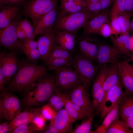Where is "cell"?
<instances>
[{
    "label": "cell",
    "mask_w": 133,
    "mask_h": 133,
    "mask_svg": "<svg viewBox=\"0 0 133 133\" xmlns=\"http://www.w3.org/2000/svg\"><path fill=\"white\" fill-rule=\"evenodd\" d=\"M48 71L43 66L22 60L17 71L2 91L16 92L22 96L34 83L47 74Z\"/></svg>",
    "instance_id": "cell-1"
},
{
    "label": "cell",
    "mask_w": 133,
    "mask_h": 133,
    "mask_svg": "<svg viewBox=\"0 0 133 133\" xmlns=\"http://www.w3.org/2000/svg\"><path fill=\"white\" fill-rule=\"evenodd\" d=\"M57 89L55 75L47 73L24 93L21 100V106L25 109L39 107L47 102Z\"/></svg>",
    "instance_id": "cell-2"
},
{
    "label": "cell",
    "mask_w": 133,
    "mask_h": 133,
    "mask_svg": "<svg viewBox=\"0 0 133 133\" xmlns=\"http://www.w3.org/2000/svg\"><path fill=\"white\" fill-rule=\"evenodd\" d=\"M97 15L86 9L72 13H60L55 22V27L58 32L65 31L77 34L78 31Z\"/></svg>",
    "instance_id": "cell-3"
},
{
    "label": "cell",
    "mask_w": 133,
    "mask_h": 133,
    "mask_svg": "<svg viewBox=\"0 0 133 133\" xmlns=\"http://www.w3.org/2000/svg\"><path fill=\"white\" fill-rule=\"evenodd\" d=\"M72 63L73 68L79 75L80 83L88 92L99 67L93 64L78 52L73 54Z\"/></svg>",
    "instance_id": "cell-4"
},
{
    "label": "cell",
    "mask_w": 133,
    "mask_h": 133,
    "mask_svg": "<svg viewBox=\"0 0 133 133\" xmlns=\"http://www.w3.org/2000/svg\"><path fill=\"white\" fill-rule=\"evenodd\" d=\"M57 0H29L23 11L26 16L31 20L35 28L41 19L56 8Z\"/></svg>",
    "instance_id": "cell-5"
},
{
    "label": "cell",
    "mask_w": 133,
    "mask_h": 133,
    "mask_svg": "<svg viewBox=\"0 0 133 133\" xmlns=\"http://www.w3.org/2000/svg\"><path fill=\"white\" fill-rule=\"evenodd\" d=\"M21 102L12 93L2 91L0 94V121H11L21 112Z\"/></svg>",
    "instance_id": "cell-6"
},
{
    "label": "cell",
    "mask_w": 133,
    "mask_h": 133,
    "mask_svg": "<svg viewBox=\"0 0 133 133\" xmlns=\"http://www.w3.org/2000/svg\"><path fill=\"white\" fill-rule=\"evenodd\" d=\"M107 72V66L100 68L92 82L91 93L95 115H100L101 112L105 98L103 84Z\"/></svg>",
    "instance_id": "cell-7"
},
{
    "label": "cell",
    "mask_w": 133,
    "mask_h": 133,
    "mask_svg": "<svg viewBox=\"0 0 133 133\" xmlns=\"http://www.w3.org/2000/svg\"><path fill=\"white\" fill-rule=\"evenodd\" d=\"M55 70L56 86L60 92H69L80 83L79 75L73 67L63 66Z\"/></svg>",
    "instance_id": "cell-8"
},
{
    "label": "cell",
    "mask_w": 133,
    "mask_h": 133,
    "mask_svg": "<svg viewBox=\"0 0 133 133\" xmlns=\"http://www.w3.org/2000/svg\"><path fill=\"white\" fill-rule=\"evenodd\" d=\"M88 92L83 86L79 83L69 92V99L73 103L91 116L94 114V107Z\"/></svg>",
    "instance_id": "cell-9"
},
{
    "label": "cell",
    "mask_w": 133,
    "mask_h": 133,
    "mask_svg": "<svg viewBox=\"0 0 133 133\" xmlns=\"http://www.w3.org/2000/svg\"><path fill=\"white\" fill-rule=\"evenodd\" d=\"M13 52L3 51L0 54V68L4 76L5 85L10 82L17 71L20 61Z\"/></svg>",
    "instance_id": "cell-10"
},
{
    "label": "cell",
    "mask_w": 133,
    "mask_h": 133,
    "mask_svg": "<svg viewBox=\"0 0 133 133\" xmlns=\"http://www.w3.org/2000/svg\"><path fill=\"white\" fill-rule=\"evenodd\" d=\"M19 21L16 19L13 21L0 31V46L17 53L19 50L18 40L16 28Z\"/></svg>",
    "instance_id": "cell-11"
},
{
    "label": "cell",
    "mask_w": 133,
    "mask_h": 133,
    "mask_svg": "<svg viewBox=\"0 0 133 133\" xmlns=\"http://www.w3.org/2000/svg\"><path fill=\"white\" fill-rule=\"evenodd\" d=\"M124 95L122 85L120 80L118 83L110 88L106 94L100 114V121L111 109L119 103Z\"/></svg>",
    "instance_id": "cell-12"
},
{
    "label": "cell",
    "mask_w": 133,
    "mask_h": 133,
    "mask_svg": "<svg viewBox=\"0 0 133 133\" xmlns=\"http://www.w3.org/2000/svg\"><path fill=\"white\" fill-rule=\"evenodd\" d=\"M87 35L78 39V52L92 62L96 59L100 44L94 38Z\"/></svg>",
    "instance_id": "cell-13"
},
{
    "label": "cell",
    "mask_w": 133,
    "mask_h": 133,
    "mask_svg": "<svg viewBox=\"0 0 133 133\" xmlns=\"http://www.w3.org/2000/svg\"><path fill=\"white\" fill-rule=\"evenodd\" d=\"M121 54L120 52L115 47L106 44H100L96 62L100 68L107 66L108 64L117 63L118 59Z\"/></svg>",
    "instance_id": "cell-14"
},
{
    "label": "cell",
    "mask_w": 133,
    "mask_h": 133,
    "mask_svg": "<svg viewBox=\"0 0 133 133\" xmlns=\"http://www.w3.org/2000/svg\"><path fill=\"white\" fill-rule=\"evenodd\" d=\"M42 109L40 107L25 109L11 121L9 133L20 125L31 123L36 116L41 114Z\"/></svg>",
    "instance_id": "cell-15"
},
{
    "label": "cell",
    "mask_w": 133,
    "mask_h": 133,
    "mask_svg": "<svg viewBox=\"0 0 133 133\" xmlns=\"http://www.w3.org/2000/svg\"><path fill=\"white\" fill-rule=\"evenodd\" d=\"M55 34L53 30L41 35L37 41L38 49L41 56V59L45 65L55 43Z\"/></svg>",
    "instance_id": "cell-16"
},
{
    "label": "cell",
    "mask_w": 133,
    "mask_h": 133,
    "mask_svg": "<svg viewBox=\"0 0 133 133\" xmlns=\"http://www.w3.org/2000/svg\"><path fill=\"white\" fill-rule=\"evenodd\" d=\"M108 11L99 13L88 20L84 25L82 35L80 37L92 34L99 33L102 25L105 23H109Z\"/></svg>",
    "instance_id": "cell-17"
},
{
    "label": "cell",
    "mask_w": 133,
    "mask_h": 133,
    "mask_svg": "<svg viewBox=\"0 0 133 133\" xmlns=\"http://www.w3.org/2000/svg\"><path fill=\"white\" fill-rule=\"evenodd\" d=\"M50 122L55 126L59 133H71L73 130L74 122L65 108L57 112Z\"/></svg>",
    "instance_id": "cell-18"
},
{
    "label": "cell",
    "mask_w": 133,
    "mask_h": 133,
    "mask_svg": "<svg viewBox=\"0 0 133 133\" xmlns=\"http://www.w3.org/2000/svg\"><path fill=\"white\" fill-rule=\"evenodd\" d=\"M128 60L118 63L119 78L125 88L124 93L133 94V76L127 65Z\"/></svg>",
    "instance_id": "cell-19"
},
{
    "label": "cell",
    "mask_w": 133,
    "mask_h": 133,
    "mask_svg": "<svg viewBox=\"0 0 133 133\" xmlns=\"http://www.w3.org/2000/svg\"><path fill=\"white\" fill-rule=\"evenodd\" d=\"M58 15L56 7L45 16L40 20L35 29V35H42L52 30Z\"/></svg>",
    "instance_id": "cell-20"
},
{
    "label": "cell",
    "mask_w": 133,
    "mask_h": 133,
    "mask_svg": "<svg viewBox=\"0 0 133 133\" xmlns=\"http://www.w3.org/2000/svg\"><path fill=\"white\" fill-rule=\"evenodd\" d=\"M20 10L18 6L7 5L0 7V28H5L11 22L16 20Z\"/></svg>",
    "instance_id": "cell-21"
},
{
    "label": "cell",
    "mask_w": 133,
    "mask_h": 133,
    "mask_svg": "<svg viewBox=\"0 0 133 133\" xmlns=\"http://www.w3.org/2000/svg\"><path fill=\"white\" fill-rule=\"evenodd\" d=\"M76 37L77 34L67 32H58L55 35V42L74 54L76 52L75 46Z\"/></svg>",
    "instance_id": "cell-22"
},
{
    "label": "cell",
    "mask_w": 133,
    "mask_h": 133,
    "mask_svg": "<svg viewBox=\"0 0 133 133\" xmlns=\"http://www.w3.org/2000/svg\"><path fill=\"white\" fill-rule=\"evenodd\" d=\"M118 63L110 64L109 66L108 67V72L103 84L105 98L109 90L116 84L120 80L119 76Z\"/></svg>",
    "instance_id": "cell-23"
},
{
    "label": "cell",
    "mask_w": 133,
    "mask_h": 133,
    "mask_svg": "<svg viewBox=\"0 0 133 133\" xmlns=\"http://www.w3.org/2000/svg\"><path fill=\"white\" fill-rule=\"evenodd\" d=\"M69 99V92H60L57 88L47 102L57 112L65 107L67 100Z\"/></svg>",
    "instance_id": "cell-24"
},
{
    "label": "cell",
    "mask_w": 133,
    "mask_h": 133,
    "mask_svg": "<svg viewBox=\"0 0 133 133\" xmlns=\"http://www.w3.org/2000/svg\"><path fill=\"white\" fill-rule=\"evenodd\" d=\"M119 109L122 118L133 117V94L124 93L119 104Z\"/></svg>",
    "instance_id": "cell-25"
},
{
    "label": "cell",
    "mask_w": 133,
    "mask_h": 133,
    "mask_svg": "<svg viewBox=\"0 0 133 133\" xmlns=\"http://www.w3.org/2000/svg\"><path fill=\"white\" fill-rule=\"evenodd\" d=\"M65 107L73 122L85 119L90 116L81 108L73 103L69 99L67 100Z\"/></svg>",
    "instance_id": "cell-26"
},
{
    "label": "cell",
    "mask_w": 133,
    "mask_h": 133,
    "mask_svg": "<svg viewBox=\"0 0 133 133\" xmlns=\"http://www.w3.org/2000/svg\"><path fill=\"white\" fill-rule=\"evenodd\" d=\"M119 104L109 112L103 119H104L101 124L93 131V133H105L106 129L112 123L119 119Z\"/></svg>",
    "instance_id": "cell-27"
},
{
    "label": "cell",
    "mask_w": 133,
    "mask_h": 133,
    "mask_svg": "<svg viewBox=\"0 0 133 133\" xmlns=\"http://www.w3.org/2000/svg\"><path fill=\"white\" fill-rule=\"evenodd\" d=\"M87 5L84 0L67 1L60 5L61 11L60 13L66 14L78 12L86 10Z\"/></svg>",
    "instance_id": "cell-28"
},
{
    "label": "cell",
    "mask_w": 133,
    "mask_h": 133,
    "mask_svg": "<svg viewBox=\"0 0 133 133\" xmlns=\"http://www.w3.org/2000/svg\"><path fill=\"white\" fill-rule=\"evenodd\" d=\"M72 53L70 51L55 43L45 65L51 60L56 58H65L72 61Z\"/></svg>",
    "instance_id": "cell-29"
},
{
    "label": "cell",
    "mask_w": 133,
    "mask_h": 133,
    "mask_svg": "<svg viewBox=\"0 0 133 133\" xmlns=\"http://www.w3.org/2000/svg\"><path fill=\"white\" fill-rule=\"evenodd\" d=\"M105 133H131V130L122 120L117 119L106 129Z\"/></svg>",
    "instance_id": "cell-30"
},
{
    "label": "cell",
    "mask_w": 133,
    "mask_h": 133,
    "mask_svg": "<svg viewBox=\"0 0 133 133\" xmlns=\"http://www.w3.org/2000/svg\"><path fill=\"white\" fill-rule=\"evenodd\" d=\"M94 114L83 119L81 123L76 125L71 133H93L91 130Z\"/></svg>",
    "instance_id": "cell-31"
},
{
    "label": "cell",
    "mask_w": 133,
    "mask_h": 133,
    "mask_svg": "<svg viewBox=\"0 0 133 133\" xmlns=\"http://www.w3.org/2000/svg\"><path fill=\"white\" fill-rule=\"evenodd\" d=\"M48 71L55 70L58 68L63 66L73 67L72 61L68 59L61 58L53 59L46 65Z\"/></svg>",
    "instance_id": "cell-32"
},
{
    "label": "cell",
    "mask_w": 133,
    "mask_h": 133,
    "mask_svg": "<svg viewBox=\"0 0 133 133\" xmlns=\"http://www.w3.org/2000/svg\"><path fill=\"white\" fill-rule=\"evenodd\" d=\"M18 49L25 54L27 60L32 63L36 64L38 60L41 59L40 54L38 49H29L20 47H18Z\"/></svg>",
    "instance_id": "cell-33"
},
{
    "label": "cell",
    "mask_w": 133,
    "mask_h": 133,
    "mask_svg": "<svg viewBox=\"0 0 133 133\" xmlns=\"http://www.w3.org/2000/svg\"><path fill=\"white\" fill-rule=\"evenodd\" d=\"M126 0H114L110 12L111 18L118 16L126 12Z\"/></svg>",
    "instance_id": "cell-34"
},
{
    "label": "cell",
    "mask_w": 133,
    "mask_h": 133,
    "mask_svg": "<svg viewBox=\"0 0 133 133\" xmlns=\"http://www.w3.org/2000/svg\"><path fill=\"white\" fill-rule=\"evenodd\" d=\"M19 25L24 31L27 38L34 39L35 28L30 21L26 18L19 21Z\"/></svg>",
    "instance_id": "cell-35"
},
{
    "label": "cell",
    "mask_w": 133,
    "mask_h": 133,
    "mask_svg": "<svg viewBox=\"0 0 133 133\" xmlns=\"http://www.w3.org/2000/svg\"><path fill=\"white\" fill-rule=\"evenodd\" d=\"M39 132L37 129L31 123L23 124L16 128L10 133H33Z\"/></svg>",
    "instance_id": "cell-36"
},
{
    "label": "cell",
    "mask_w": 133,
    "mask_h": 133,
    "mask_svg": "<svg viewBox=\"0 0 133 133\" xmlns=\"http://www.w3.org/2000/svg\"><path fill=\"white\" fill-rule=\"evenodd\" d=\"M57 113L48 104L42 107L41 114L46 120L50 121L54 118Z\"/></svg>",
    "instance_id": "cell-37"
},
{
    "label": "cell",
    "mask_w": 133,
    "mask_h": 133,
    "mask_svg": "<svg viewBox=\"0 0 133 133\" xmlns=\"http://www.w3.org/2000/svg\"><path fill=\"white\" fill-rule=\"evenodd\" d=\"M19 47L29 49H37V42L34 39L27 38L23 41H19L18 48Z\"/></svg>",
    "instance_id": "cell-38"
},
{
    "label": "cell",
    "mask_w": 133,
    "mask_h": 133,
    "mask_svg": "<svg viewBox=\"0 0 133 133\" xmlns=\"http://www.w3.org/2000/svg\"><path fill=\"white\" fill-rule=\"evenodd\" d=\"M46 120L41 114L36 116L31 123L40 132L45 129Z\"/></svg>",
    "instance_id": "cell-39"
},
{
    "label": "cell",
    "mask_w": 133,
    "mask_h": 133,
    "mask_svg": "<svg viewBox=\"0 0 133 133\" xmlns=\"http://www.w3.org/2000/svg\"><path fill=\"white\" fill-rule=\"evenodd\" d=\"M131 37L128 34L125 42L118 49L121 53L127 56L131 55L132 52L131 50Z\"/></svg>",
    "instance_id": "cell-40"
},
{
    "label": "cell",
    "mask_w": 133,
    "mask_h": 133,
    "mask_svg": "<svg viewBox=\"0 0 133 133\" xmlns=\"http://www.w3.org/2000/svg\"><path fill=\"white\" fill-rule=\"evenodd\" d=\"M86 9L91 13L97 14L102 10L99 1L87 4Z\"/></svg>",
    "instance_id": "cell-41"
},
{
    "label": "cell",
    "mask_w": 133,
    "mask_h": 133,
    "mask_svg": "<svg viewBox=\"0 0 133 133\" xmlns=\"http://www.w3.org/2000/svg\"><path fill=\"white\" fill-rule=\"evenodd\" d=\"M98 34L105 37H109L113 34L112 29L109 23L103 24L100 28Z\"/></svg>",
    "instance_id": "cell-42"
},
{
    "label": "cell",
    "mask_w": 133,
    "mask_h": 133,
    "mask_svg": "<svg viewBox=\"0 0 133 133\" xmlns=\"http://www.w3.org/2000/svg\"><path fill=\"white\" fill-rule=\"evenodd\" d=\"M110 25L112 29L113 34L117 35L121 34V31L120 27L118 22L117 17L111 18Z\"/></svg>",
    "instance_id": "cell-43"
},
{
    "label": "cell",
    "mask_w": 133,
    "mask_h": 133,
    "mask_svg": "<svg viewBox=\"0 0 133 133\" xmlns=\"http://www.w3.org/2000/svg\"><path fill=\"white\" fill-rule=\"evenodd\" d=\"M128 35H121L116 38H112L111 41L115 47L118 50L126 41Z\"/></svg>",
    "instance_id": "cell-44"
},
{
    "label": "cell",
    "mask_w": 133,
    "mask_h": 133,
    "mask_svg": "<svg viewBox=\"0 0 133 133\" xmlns=\"http://www.w3.org/2000/svg\"><path fill=\"white\" fill-rule=\"evenodd\" d=\"M123 13L119 15L117 17L118 21L121 30V35L129 34L126 29Z\"/></svg>",
    "instance_id": "cell-45"
},
{
    "label": "cell",
    "mask_w": 133,
    "mask_h": 133,
    "mask_svg": "<svg viewBox=\"0 0 133 133\" xmlns=\"http://www.w3.org/2000/svg\"><path fill=\"white\" fill-rule=\"evenodd\" d=\"M16 33L19 41H23L27 38L24 31L19 25V23L17 27Z\"/></svg>",
    "instance_id": "cell-46"
},
{
    "label": "cell",
    "mask_w": 133,
    "mask_h": 133,
    "mask_svg": "<svg viewBox=\"0 0 133 133\" xmlns=\"http://www.w3.org/2000/svg\"><path fill=\"white\" fill-rule=\"evenodd\" d=\"M132 14V13L126 12L123 13L126 29L129 33L130 32V19Z\"/></svg>",
    "instance_id": "cell-47"
},
{
    "label": "cell",
    "mask_w": 133,
    "mask_h": 133,
    "mask_svg": "<svg viewBox=\"0 0 133 133\" xmlns=\"http://www.w3.org/2000/svg\"><path fill=\"white\" fill-rule=\"evenodd\" d=\"M11 121L1 123L0 124V133H9V124Z\"/></svg>",
    "instance_id": "cell-48"
},
{
    "label": "cell",
    "mask_w": 133,
    "mask_h": 133,
    "mask_svg": "<svg viewBox=\"0 0 133 133\" xmlns=\"http://www.w3.org/2000/svg\"><path fill=\"white\" fill-rule=\"evenodd\" d=\"M40 133H59V132L55 126L51 122L48 127L45 129L40 132Z\"/></svg>",
    "instance_id": "cell-49"
},
{
    "label": "cell",
    "mask_w": 133,
    "mask_h": 133,
    "mask_svg": "<svg viewBox=\"0 0 133 133\" xmlns=\"http://www.w3.org/2000/svg\"><path fill=\"white\" fill-rule=\"evenodd\" d=\"M114 0H100L102 10H105L107 9L113 3Z\"/></svg>",
    "instance_id": "cell-50"
},
{
    "label": "cell",
    "mask_w": 133,
    "mask_h": 133,
    "mask_svg": "<svg viewBox=\"0 0 133 133\" xmlns=\"http://www.w3.org/2000/svg\"><path fill=\"white\" fill-rule=\"evenodd\" d=\"M5 79L2 71L0 68V91L2 92L5 89Z\"/></svg>",
    "instance_id": "cell-51"
},
{
    "label": "cell",
    "mask_w": 133,
    "mask_h": 133,
    "mask_svg": "<svg viewBox=\"0 0 133 133\" xmlns=\"http://www.w3.org/2000/svg\"><path fill=\"white\" fill-rule=\"evenodd\" d=\"M126 12L133 14V0H126Z\"/></svg>",
    "instance_id": "cell-52"
},
{
    "label": "cell",
    "mask_w": 133,
    "mask_h": 133,
    "mask_svg": "<svg viewBox=\"0 0 133 133\" xmlns=\"http://www.w3.org/2000/svg\"><path fill=\"white\" fill-rule=\"evenodd\" d=\"M127 125L131 131H133V117L122 118Z\"/></svg>",
    "instance_id": "cell-53"
},
{
    "label": "cell",
    "mask_w": 133,
    "mask_h": 133,
    "mask_svg": "<svg viewBox=\"0 0 133 133\" xmlns=\"http://www.w3.org/2000/svg\"><path fill=\"white\" fill-rule=\"evenodd\" d=\"M25 0H6L5 4L18 6L23 3Z\"/></svg>",
    "instance_id": "cell-54"
},
{
    "label": "cell",
    "mask_w": 133,
    "mask_h": 133,
    "mask_svg": "<svg viewBox=\"0 0 133 133\" xmlns=\"http://www.w3.org/2000/svg\"><path fill=\"white\" fill-rule=\"evenodd\" d=\"M129 61L128 60L127 65L131 73L133 76V65H130L129 63Z\"/></svg>",
    "instance_id": "cell-55"
},
{
    "label": "cell",
    "mask_w": 133,
    "mask_h": 133,
    "mask_svg": "<svg viewBox=\"0 0 133 133\" xmlns=\"http://www.w3.org/2000/svg\"><path fill=\"white\" fill-rule=\"evenodd\" d=\"M133 32V17L130 21V32Z\"/></svg>",
    "instance_id": "cell-56"
},
{
    "label": "cell",
    "mask_w": 133,
    "mask_h": 133,
    "mask_svg": "<svg viewBox=\"0 0 133 133\" xmlns=\"http://www.w3.org/2000/svg\"><path fill=\"white\" fill-rule=\"evenodd\" d=\"M100 0H84L87 4L99 1Z\"/></svg>",
    "instance_id": "cell-57"
},
{
    "label": "cell",
    "mask_w": 133,
    "mask_h": 133,
    "mask_svg": "<svg viewBox=\"0 0 133 133\" xmlns=\"http://www.w3.org/2000/svg\"><path fill=\"white\" fill-rule=\"evenodd\" d=\"M6 0H0V7L4 6L5 4Z\"/></svg>",
    "instance_id": "cell-58"
},
{
    "label": "cell",
    "mask_w": 133,
    "mask_h": 133,
    "mask_svg": "<svg viewBox=\"0 0 133 133\" xmlns=\"http://www.w3.org/2000/svg\"><path fill=\"white\" fill-rule=\"evenodd\" d=\"M132 52L130 55V59L128 60L129 62L131 61L133 62V51Z\"/></svg>",
    "instance_id": "cell-59"
},
{
    "label": "cell",
    "mask_w": 133,
    "mask_h": 133,
    "mask_svg": "<svg viewBox=\"0 0 133 133\" xmlns=\"http://www.w3.org/2000/svg\"><path fill=\"white\" fill-rule=\"evenodd\" d=\"M131 47L132 51H133V36L131 37Z\"/></svg>",
    "instance_id": "cell-60"
},
{
    "label": "cell",
    "mask_w": 133,
    "mask_h": 133,
    "mask_svg": "<svg viewBox=\"0 0 133 133\" xmlns=\"http://www.w3.org/2000/svg\"><path fill=\"white\" fill-rule=\"evenodd\" d=\"M61 0V4L60 5H62L64 2L68 1L74 0Z\"/></svg>",
    "instance_id": "cell-61"
},
{
    "label": "cell",
    "mask_w": 133,
    "mask_h": 133,
    "mask_svg": "<svg viewBox=\"0 0 133 133\" xmlns=\"http://www.w3.org/2000/svg\"><path fill=\"white\" fill-rule=\"evenodd\" d=\"M131 133H133V131H131Z\"/></svg>",
    "instance_id": "cell-62"
},
{
    "label": "cell",
    "mask_w": 133,
    "mask_h": 133,
    "mask_svg": "<svg viewBox=\"0 0 133 133\" xmlns=\"http://www.w3.org/2000/svg\"></svg>",
    "instance_id": "cell-63"
}]
</instances>
